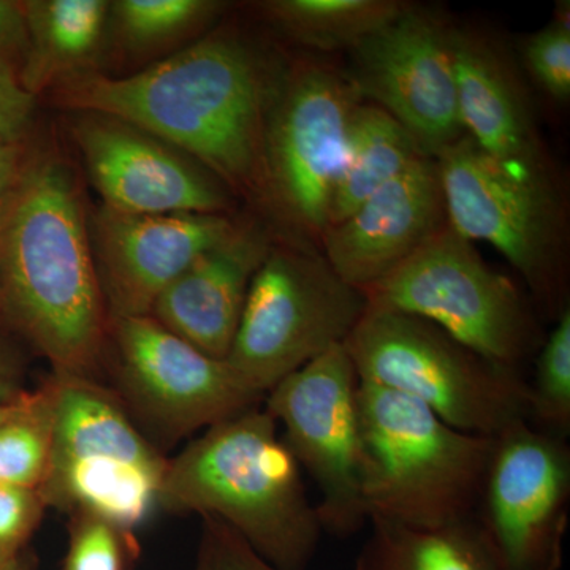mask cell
I'll list each match as a JSON object with an SVG mask.
<instances>
[{
	"label": "cell",
	"mask_w": 570,
	"mask_h": 570,
	"mask_svg": "<svg viewBox=\"0 0 570 570\" xmlns=\"http://www.w3.org/2000/svg\"><path fill=\"white\" fill-rule=\"evenodd\" d=\"M449 224L469 242L497 247L557 321L569 306L564 200L554 183L521 179L463 135L434 157Z\"/></svg>",
	"instance_id": "obj_8"
},
{
	"label": "cell",
	"mask_w": 570,
	"mask_h": 570,
	"mask_svg": "<svg viewBox=\"0 0 570 570\" xmlns=\"http://www.w3.org/2000/svg\"><path fill=\"white\" fill-rule=\"evenodd\" d=\"M21 156L18 142L0 140V208L17 183L21 170Z\"/></svg>",
	"instance_id": "obj_34"
},
{
	"label": "cell",
	"mask_w": 570,
	"mask_h": 570,
	"mask_svg": "<svg viewBox=\"0 0 570 570\" xmlns=\"http://www.w3.org/2000/svg\"><path fill=\"white\" fill-rule=\"evenodd\" d=\"M28 33H26L24 14L21 2L0 0V63L10 66L14 56L24 58Z\"/></svg>",
	"instance_id": "obj_32"
},
{
	"label": "cell",
	"mask_w": 570,
	"mask_h": 570,
	"mask_svg": "<svg viewBox=\"0 0 570 570\" xmlns=\"http://www.w3.org/2000/svg\"><path fill=\"white\" fill-rule=\"evenodd\" d=\"M56 381L22 390L0 419V483L37 490L50 463L56 425Z\"/></svg>",
	"instance_id": "obj_24"
},
{
	"label": "cell",
	"mask_w": 570,
	"mask_h": 570,
	"mask_svg": "<svg viewBox=\"0 0 570 570\" xmlns=\"http://www.w3.org/2000/svg\"><path fill=\"white\" fill-rule=\"evenodd\" d=\"M360 288L322 254L272 247L255 273L227 363L258 395L344 344L366 313Z\"/></svg>",
	"instance_id": "obj_9"
},
{
	"label": "cell",
	"mask_w": 570,
	"mask_h": 570,
	"mask_svg": "<svg viewBox=\"0 0 570 570\" xmlns=\"http://www.w3.org/2000/svg\"><path fill=\"white\" fill-rule=\"evenodd\" d=\"M197 554L189 570H279L224 521L200 517Z\"/></svg>",
	"instance_id": "obj_29"
},
{
	"label": "cell",
	"mask_w": 570,
	"mask_h": 570,
	"mask_svg": "<svg viewBox=\"0 0 570 570\" xmlns=\"http://www.w3.org/2000/svg\"><path fill=\"white\" fill-rule=\"evenodd\" d=\"M277 81L246 41L214 33L130 77L75 75L51 96L69 110L130 124L228 189L266 202V121Z\"/></svg>",
	"instance_id": "obj_1"
},
{
	"label": "cell",
	"mask_w": 570,
	"mask_h": 570,
	"mask_svg": "<svg viewBox=\"0 0 570 570\" xmlns=\"http://www.w3.org/2000/svg\"><path fill=\"white\" fill-rule=\"evenodd\" d=\"M370 309L430 322L491 362L523 371L538 354V311L510 277L450 227L377 283L362 288Z\"/></svg>",
	"instance_id": "obj_7"
},
{
	"label": "cell",
	"mask_w": 570,
	"mask_h": 570,
	"mask_svg": "<svg viewBox=\"0 0 570 570\" xmlns=\"http://www.w3.org/2000/svg\"><path fill=\"white\" fill-rule=\"evenodd\" d=\"M10 403H11V400L10 401H0V419H2L3 415H6L7 409H9Z\"/></svg>",
	"instance_id": "obj_36"
},
{
	"label": "cell",
	"mask_w": 570,
	"mask_h": 570,
	"mask_svg": "<svg viewBox=\"0 0 570 570\" xmlns=\"http://www.w3.org/2000/svg\"><path fill=\"white\" fill-rule=\"evenodd\" d=\"M344 348L360 382L419 401L464 433L494 438L528 420V379L423 318L370 309Z\"/></svg>",
	"instance_id": "obj_5"
},
{
	"label": "cell",
	"mask_w": 570,
	"mask_h": 570,
	"mask_svg": "<svg viewBox=\"0 0 570 570\" xmlns=\"http://www.w3.org/2000/svg\"><path fill=\"white\" fill-rule=\"evenodd\" d=\"M51 374L58 397L50 463L37 489L41 501L134 534L159 509L168 460L96 377Z\"/></svg>",
	"instance_id": "obj_6"
},
{
	"label": "cell",
	"mask_w": 570,
	"mask_h": 570,
	"mask_svg": "<svg viewBox=\"0 0 570 570\" xmlns=\"http://www.w3.org/2000/svg\"><path fill=\"white\" fill-rule=\"evenodd\" d=\"M358 374L343 344L283 379L265 409L284 442L316 482L322 531L354 535L367 524L362 480Z\"/></svg>",
	"instance_id": "obj_12"
},
{
	"label": "cell",
	"mask_w": 570,
	"mask_h": 570,
	"mask_svg": "<svg viewBox=\"0 0 570 570\" xmlns=\"http://www.w3.org/2000/svg\"><path fill=\"white\" fill-rule=\"evenodd\" d=\"M0 570H33L31 562L24 557L14 558V560L0 562Z\"/></svg>",
	"instance_id": "obj_35"
},
{
	"label": "cell",
	"mask_w": 570,
	"mask_h": 570,
	"mask_svg": "<svg viewBox=\"0 0 570 570\" xmlns=\"http://www.w3.org/2000/svg\"><path fill=\"white\" fill-rule=\"evenodd\" d=\"M272 247L261 230L239 225L165 288L149 316L206 355L227 358L250 283Z\"/></svg>",
	"instance_id": "obj_19"
},
{
	"label": "cell",
	"mask_w": 570,
	"mask_h": 570,
	"mask_svg": "<svg viewBox=\"0 0 570 570\" xmlns=\"http://www.w3.org/2000/svg\"><path fill=\"white\" fill-rule=\"evenodd\" d=\"M223 9L214 0H118L110 20L127 47L145 50L197 31Z\"/></svg>",
	"instance_id": "obj_26"
},
{
	"label": "cell",
	"mask_w": 570,
	"mask_h": 570,
	"mask_svg": "<svg viewBox=\"0 0 570 570\" xmlns=\"http://www.w3.org/2000/svg\"><path fill=\"white\" fill-rule=\"evenodd\" d=\"M71 124L105 208L127 214H225L227 187L190 157L130 124L78 112Z\"/></svg>",
	"instance_id": "obj_15"
},
{
	"label": "cell",
	"mask_w": 570,
	"mask_h": 570,
	"mask_svg": "<svg viewBox=\"0 0 570 570\" xmlns=\"http://www.w3.org/2000/svg\"><path fill=\"white\" fill-rule=\"evenodd\" d=\"M362 97L347 71L296 59L277 81L265 134L266 202L311 242L328 227L348 126Z\"/></svg>",
	"instance_id": "obj_10"
},
{
	"label": "cell",
	"mask_w": 570,
	"mask_h": 570,
	"mask_svg": "<svg viewBox=\"0 0 570 570\" xmlns=\"http://www.w3.org/2000/svg\"><path fill=\"white\" fill-rule=\"evenodd\" d=\"M528 381V422L553 436L570 434V307L543 337Z\"/></svg>",
	"instance_id": "obj_25"
},
{
	"label": "cell",
	"mask_w": 570,
	"mask_h": 570,
	"mask_svg": "<svg viewBox=\"0 0 570 570\" xmlns=\"http://www.w3.org/2000/svg\"><path fill=\"white\" fill-rule=\"evenodd\" d=\"M362 100L396 119L426 157L460 140L464 129L453 71L452 26L407 6L352 50L347 71Z\"/></svg>",
	"instance_id": "obj_14"
},
{
	"label": "cell",
	"mask_w": 570,
	"mask_h": 570,
	"mask_svg": "<svg viewBox=\"0 0 570 570\" xmlns=\"http://www.w3.org/2000/svg\"><path fill=\"white\" fill-rule=\"evenodd\" d=\"M24 14V58L18 78L33 97L89 71L110 20L105 0H28Z\"/></svg>",
	"instance_id": "obj_20"
},
{
	"label": "cell",
	"mask_w": 570,
	"mask_h": 570,
	"mask_svg": "<svg viewBox=\"0 0 570 570\" xmlns=\"http://www.w3.org/2000/svg\"><path fill=\"white\" fill-rule=\"evenodd\" d=\"M22 362L9 344L0 341V401H10L22 392Z\"/></svg>",
	"instance_id": "obj_33"
},
{
	"label": "cell",
	"mask_w": 570,
	"mask_h": 570,
	"mask_svg": "<svg viewBox=\"0 0 570 570\" xmlns=\"http://www.w3.org/2000/svg\"><path fill=\"white\" fill-rule=\"evenodd\" d=\"M108 337L116 396L159 441L175 444L265 400L227 360L206 355L151 316L110 318Z\"/></svg>",
	"instance_id": "obj_11"
},
{
	"label": "cell",
	"mask_w": 570,
	"mask_h": 570,
	"mask_svg": "<svg viewBox=\"0 0 570 570\" xmlns=\"http://www.w3.org/2000/svg\"><path fill=\"white\" fill-rule=\"evenodd\" d=\"M239 225L227 214H127L102 206L89 230L108 321L149 316L165 288Z\"/></svg>",
	"instance_id": "obj_16"
},
{
	"label": "cell",
	"mask_w": 570,
	"mask_h": 570,
	"mask_svg": "<svg viewBox=\"0 0 570 570\" xmlns=\"http://www.w3.org/2000/svg\"><path fill=\"white\" fill-rule=\"evenodd\" d=\"M47 505L39 491L0 483V562L24 553L26 543L43 519Z\"/></svg>",
	"instance_id": "obj_30"
},
{
	"label": "cell",
	"mask_w": 570,
	"mask_h": 570,
	"mask_svg": "<svg viewBox=\"0 0 570 570\" xmlns=\"http://www.w3.org/2000/svg\"><path fill=\"white\" fill-rule=\"evenodd\" d=\"M449 225L436 160L420 157L321 238L341 279L362 288L407 261Z\"/></svg>",
	"instance_id": "obj_17"
},
{
	"label": "cell",
	"mask_w": 570,
	"mask_h": 570,
	"mask_svg": "<svg viewBox=\"0 0 570 570\" xmlns=\"http://www.w3.org/2000/svg\"><path fill=\"white\" fill-rule=\"evenodd\" d=\"M367 521L436 530L474 519L493 438L464 433L393 390L360 382Z\"/></svg>",
	"instance_id": "obj_4"
},
{
	"label": "cell",
	"mask_w": 570,
	"mask_h": 570,
	"mask_svg": "<svg viewBox=\"0 0 570 570\" xmlns=\"http://www.w3.org/2000/svg\"><path fill=\"white\" fill-rule=\"evenodd\" d=\"M407 6L397 0H269L262 10L288 39L332 52L354 50Z\"/></svg>",
	"instance_id": "obj_23"
},
{
	"label": "cell",
	"mask_w": 570,
	"mask_h": 570,
	"mask_svg": "<svg viewBox=\"0 0 570 570\" xmlns=\"http://www.w3.org/2000/svg\"><path fill=\"white\" fill-rule=\"evenodd\" d=\"M33 100L14 70L0 63V140H20L31 122Z\"/></svg>",
	"instance_id": "obj_31"
},
{
	"label": "cell",
	"mask_w": 570,
	"mask_h": 570,
	"mask_svg": "<svg viewBox=\"0 0 570 570\" xmlns=\"http://www.w3.org/2000/svg\"><path fill=\"white\" fill-rule=\"evenodd\" d=\"M452 52L464 134L510 174L557 184L527 88L501 45L452 28Z\"/></svg>",
	"instance_id": "obj_18"
},
{
	"label": "cell",
	"mask_w": 570,
	"mask_h": 570,
	"mask_svg": "<svg viewBox=\"0 0 570 570\" xmlns=\"http://www.w3.org/2000/svg\"><path fill=\"white\" fill-rule=\"evenodd\" d=\"M521 59L531 80L550 99L564 104L570 99V17L569 2H561L553 21L528 36L521 45Z\"/></svg>",
	"instance_id": "obj_28"
},
{
	"label": "cell",
	"mask_w": 570,
	"mask_h": 570,
	"mask_svg": "<svg viewBox=\"0 0 570 570\" xmlns=\"http://www.w3.org/2000/svg\"><path fill=\"white\" fill-rule=\"evenodd\" d=\"M355 570H499L475 520L419 530L370 520Z\"/></svg>",
	"instance_id": "obj_22"
},
{
	"label": "cell",
	"mask_w": 570,
	"mask_h": 570,
	"mask_svg": "<svg viewBox=\"0 0 570 570\" xmlns=\"http://www.w3.org/2000/svg\"><path fill=\"white\" fill-rule=\"evenodd\" d=\"M420 157L426 156L417 141L387 111L373 104L356 105L330 202L328 227L347 219Z\"/></svg>",
	"instance_id": "obj_21"
},
{
	"label": "cell",
	"mask_w": 570,
	"mask_h": 570,
	"mask_svg": "<svg viewBox=\"0 0 570 570\" xmlns=\"http://www.w3.org/2000/svg\"><path fill=\"white\" fill-rule=\"evenodd\" d=\"M138 557L135 535L91 513H75L62 570H129Z\"/></svg>",
	"instance_id": "obj_27"
},
{
	"label": "cell",
	"mask_w": 570,
	"mask_h": 570,
	"mask_svg": "<svg viewBox=\"0 0 570 570\" xmlns=\"http://www.w3.org/2000/svg\"><path fill=\"white\" fill-rule=\"evenodd\" d=\"M3 314H2V302H0V321H2Z\"/></svg>",
	"instance_id": "obj_37"
},
{
	"label": "cell",
	"mask_w": 570,
	"mask_h": 570,
	"mask_svg": "<svg viewBox=\"0 0 570 570\" xmlns=\"http://www.w3.org/2000/svg\"><path fill=\"white\" fill-rule=\"evenodd\" d=\"M159 509L224 521L279 570H306L324 532L302 468L258 406L209 426L167 461Z\"/></svg>",
	"instance_id": "obj_3"
},
{
	"label": "cell",
	"mask_w": 570,
	"mask_h": 570,
	"mask_svg": "<svg viewBox=\"0 0 570 570\" xmlns=\"http://www.w3.org/2000/svg\"><path fill=\"white\" fill-rule=\"evenodd\" d=\"M0 302L52 373L94 377L107 347V306L80 189L52 154L22 160L0 208Z\"/></svg>",
	"instance_id": "obj_2"
},
{
	"label": "cell",
	"mask_w": 570,
	"mask_h": 570,
	"mask_svg": "<svg viewBox=\"0 0 570 570\" xmlns=\"http://www.w3.org/2000/svg\"><path fill=\"white\" fill-rule=\"evenodd\" d=\"M474 520L499 570H561L570 448L528 420L494 436Z\"/></svg>",
	"instance_id": "obj_13"
}]
</instances>
